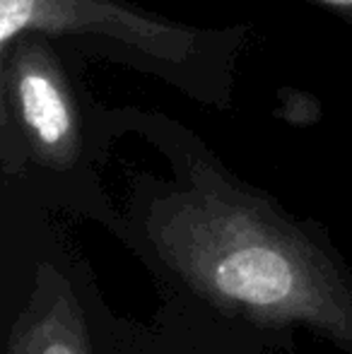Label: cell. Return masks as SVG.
<instances>
[{
	"label": "cell",
	"mask_w": 352,
	"mask_h": 354,
	"mask_svg": "<svg viewBox=\"0 0 352 354\" xmlns=\"http://www.w3.org/2000/svg\"><path fill=\"white\" fill-rule=\"evenodd\" d=\"M34 0H0V46L8 48L17 34L32 29Z\"/></svg>",
	"instance_id": "cell-6"
},
{
	"label": "cell",
	"mask_w": 352,
	"mask_h": 354,
	"mask_svg": "<svg viewBox=\"0 0 352 354\" xmlns=\"http://www.w3.org/2000/svg\"><path fill=\"white\" fill-rule=\"evenodd\" d=\"M152 326L174 354H277L261 337L220 321L203 308L162 294Z\"/></svg>",
	"instance_id": "cell-3"
},
{
	"label": "cell",
	"mask_w": 352,
	"mask_h": 354,
	"mask_svg": "<svg viewBox=\"0 0 352 354\" xmlns=\"http://www.w3.org/2000/svg\"><path fill=\"white\" fill-rule=\"evenodd\" d=\"M5 287H15L5 354H118L113 316L80 253L61 241L5 253Z\"/></svg>",
	"instance_id": "cell-2"
},
{
	"label": "cell",
	"mask_w": 352,
	"mask_h": 354,
	"mask_svg": "<svg viewBox=\"0 0 352 354\" xmlns=\"http://www.w3.org/2000/svg\"><path fill=\"white\" fill-rule=\"evenodd\" d=\"M167 297L290 354L297 333L352 354V266L328 232L295 219L207 162L145 193L116 229Z\"/></svg>",
	"instance_id": "cell-1"
},
{
	"label": "cell",
	"mask_w": 352,
	"mask_h": 354,
	"mask_svg": "<svg viewBox=\"0 0 352 354\" xmlns=\"http://www.w3.org/2000/svg\"><path fill=\"white\" fill-rule=\"evenodd\" d=\"M17 99L22 121L34 142L48 154L51 167H73L75 162V126L73 111L51 75L29 68L17 80Z\"/></svg>",
	"instance_id": "cell-4"
},
{
	"label": "cell",
	"mask_w": 352,
	"mask_h": 354,
	"mask_svg": "<svg viewBox=\"0 0 352 354\" xmlns=\"http://www.w3.org/2000/svg\"><path fill=\"white\" fill-rule=\"evenodd\" d=\"M118 354H174L152 323H133L121 318Z\"/></svg>",
	"instance_id": "cell-5"
},
{
	"label": "cell",
	"mask_w": 352,
	"mask_h": 354,
	"mask_svg": "<svg viewBox=\"0 0 352 354\" xmlns=\"http://www.w3.org/2000/svg\"><path fill=\"white\" fill-rule=\"evenodd\" d=\"M321 3H328V5H338V8H343V5H352V0H321Z\"/></svg>",
	"instance_id": "cell-7"
}]
</instances>
